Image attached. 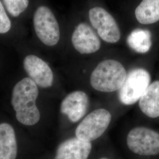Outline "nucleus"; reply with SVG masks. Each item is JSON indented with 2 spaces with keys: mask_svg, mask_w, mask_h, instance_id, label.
<instances>
[{
  "mask_svg": "<svg viewBox=\"0 0 159 159\" xmlns=\"http://www.w3.org/2000/svg\"><path fill=\"white\" fill-rule=\"evenodd\" d=\"M92 26L96 29L102 40L116 43L120 39L119 27L113 16L102 7H94L89 11Z\"/></svg>",
  "mask_w": 159,
  "mask_h": 159,
  "instance_id": "nucleus-7",
  "label": "nucleus"
},
{
  "mask_svg": "<svg viewBox=\"0 0 159 159\" xmlns=\"http://www.w3.org/2000/svg\"><path fill=\"white\" fill-rule=\"evenodd\" d=\"M127 75L125 68L120 62L106 60L99 63L92 72L90 83L97 91L113 92L121 89Z\"/></svg>",
  "mask_w": 159,
  "mask_h": 159,
  "instance_id": "nucleus-2",
  "label": "nucleus"
},
{
  "mask_svg": "<svg viewBox=\"0 0 159 159\" xmlns=\"http://www.w3.org/2000/svg\"><path fill=\"white\" fill-rule=\"evenodd\" d=\"M127 146L131 152L142 156L159 153V134L146 127H136L129 132Z\"/></svg>",
  "mask_w": 159,
  "mask_h": 159,
  "instance_id": "nucleus-6",
  "label": "nucleus"
},
{
  "mask_svg": "<svg viewBox=\"0 0 159 159\" xmlns=\"http://www.w3.org/2000/svg\"><path fill=\"white\" fill-rule=\"evenodd\" d=\"M139 107L150 118L159 117V81L148 85L139 100Z\"/></svg>",
  "mask_w": 159,
  "mask_h": 159,
  "instance_id": "nucleus-12",
  "label": "nucleus"
},
{
  "mask_svg": "<svg viewBox=\"0 0 159 159\" xmlns=\"http://www.w3.org/2000/svg\"><path fill=\"white\" fill-rule=\"evenodd\" d=\"M150 75L146 70L136 68L127 75L125 81L120 89V101L125 105H131L139 101L150 82Z\"/></svg>",
  "mask_w": 159,
  "mask_h": 159,
  "instance_id": "nucleus-4",
  "label": "nucleus"
},
{
  "mask_svg": "<svg viewBox=\"0 0 159 159\" xmlns=\"http://www.w3.org/2000/svg\"><path fill=\"white\" fill-rule=\"evenodd\" d=\"M127 43L134 51L141 54L146 53L152 47V34L148 30L135 29L128 35Z\"/></svg>",
  "mask_w": 159,
  "mask_h": 159,
  "instance_id": "nucleus-15",
  "label": "nucleus"
},
{
  "mask_svg": "<svg viewBox=\"0 0 159 159\" xmlns=\"http://www.w3.org/2000/svg\"><path fill=\"white\" fill-rule=\"evenodd\" d=\"M38 96L37 85L30 78L23 79L14 87L12 106L17 120L21 124L33 125L39 121L40 111L35 104Z\"/></svg>",
  "mask_w": 159,
  "mask_h": 159,
  "instance_id": "nucleus-1",
  "label": "nucleus"
},
{
  "mask_svg": "<svg viewBox=\"0 0 159 159\" xmlns=\"http://www.w3.org/2000/svg\"><path fill=\"white\" fill-rule=\"evenodd\" d=\"M34 29L38 38L44 44L54 46L60 37L59 25L51 10L47 7L41 6L34 15Z\"/></svg>",
  "mask_w": 159,
  "mask_h": 159,
  "instance_id": "nucleus-5",
  "label": "nucleus"
},
{
  "mask_svg": "<svg viewBox=\"0 0 159 159\" xmlns=\"http://www.w3.org/2000/svg\"><path fill=\"white\" fill-rule=\"evenodd\" d=\"M137 20L142 24L159 21V0H142L135 10Z\"/></svg>",
  "mask_w": 159,
  "mask_h": 159,
  "instance_id": "nucleus-14",
  "label": "nucleus"
},
{
  "mask_svg": "<svg viewBox=\"0 0 159 159\" xmlns=\"http://www.w3.org/2000/svg\"><path fill=\"white\" fill-rule=\"evenodd\" d=\"M11 23L0 1V34H5L11 29Z\"/></svg>",
  "mask_w": 159,
  "mask_h": 159,
  "instance_id": "nucleus-17",
  "label": "nucleus"
},
{
  "mask_svg": "<svg viewBox=\"0 0 159 159\" xmlns=\"http://www.w3.org/2000/svg\"><path fill=\"white\" fill-rule=\"evenodd\" d=\"M111 120L108 110L99 108L87 115L75 130L76 137L91 142L101 136L106 130Z\"/></svg>",
  "mask_w": 159,
  "mask_h": 159,
  "instance_id": "nucleus-3",
  "label": "nucleus"
},
{
  "mask_svg": "<svg viewBox=\"0 0 159 159\" xmlns=\"http://www.w3.org/2000/svg\"><path fill=\"white\" fill-rule=\"evenodd\" d=\"M17 144L15 131L7 123L0 125V159H16Z\"/></svg>",
  "mask_w": 159,
  "mask_h": 159,
  "instance_id": "nucleus-13",
  "label": "nucleus"
},
{
  "mask_svg": "<svg viewBox=\"0 0 159 159\" xmlns=\"http://www.w3.org/2000/svg\"><path fill=\"white\" fill-rule=\"evenodd\" d=\"M74 48L83 54L96 52L101 43L93 29L85 23H80L75 29L71 38Z\"/></svg>",
  "mask_w": 159,
  "mask_h": 159,
  "instance_id": "nucleus-9",
  "label": "nucleus"
},
{
  "mask_svg": "<svg viewBox=\"0 0 159 159\" xmlns=\"http://www.w3.org/2000/svg\"><path fill=\"white\" fill-rule=\"evenodd\" d=\"M91 150V142L72 138L59 146L56 159H87Z\"/></svg>",
  "mask_w": 159,
  "mask_h": 159,
  "instance_id": "nucleus-11",
  "label": "nucleus"
},
{
  "mask_svg": "<svg viewBox=\"0 0 159 159\" xmlns=\"http://www.w3.org/2000/svg\"><path fill=\"white\" fill-rule=\"evenodd\" d=\"M24 67L37 85L47 88L52 85L54 75L51 68L44 61L34 55H29L24 60Z\"/></svg>",
  "mask_w": 159,
  "mask_h": 159,
  "instance_id": "nucleus-8",
  "label": "nucleus"
},
{
  "mask_svg": "<svg viewBox=\"0 0 159 159\" xmlns=\"http://www.w3.org/2000/svg\"><path fill=\"white\" fill-rule=\"evenodd\" d=\"M89 102L88 96L84 91H74L63 100L61 112L67 116L71 121L77 122L85 115Z\"/></svg>",
  "mask_w": 159,
  "mask_h": 159,
  "instance_id": "nucleus-10",
  "label": "nucleus"
},
{
  "mask_svg": "<svg viewBox=\"0 0 159 159\" xmlns=\"http://www.w3.org/2000/svg\"><path fill=\"white\" fill-rule=\"evenodd\" d=\"M7 10L13 17H18L28 7L29 0H2Z\"/></svg>",
  "mask_w": 159,
  "mask_h": 159,
  "instance_id": "nucleus-16",
  "label": "nucleus"
},
{
  "mask_svg": "<svg viewBox=\"0 0 159 159\" xmlns=\"http://www.w3.org/2000/svg\"><path fill=\"white\" fill-rule=\"evenodd\" d=\"M107 159V158H102V159Z\"/></svg>",
  "mask_w": 159,
  "mask_h": 159,
  "instance_id": "nucleus-18",
  "label": "nucleus"
}]
</instances>
